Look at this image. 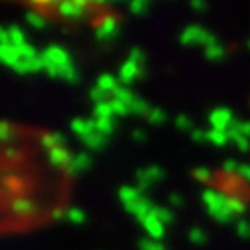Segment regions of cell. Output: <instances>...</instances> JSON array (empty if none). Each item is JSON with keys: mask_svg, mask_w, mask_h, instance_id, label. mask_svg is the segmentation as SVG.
Instances as JSON below:
<instances>
[{"mask_svg": "<svg viewBox=\"0 0 250 250\" xmlns=\"http://www.w3.org/2000/svg\"><path fill=\"white\" fill-rule=\"evenodd\" d=\"M140 75H142V67H140L138 63H134V61L126 59V61L122 63L120 71H118V83H120L122 87H128V85L134 83Z\"/></svg>", "mask_w": 250, "mask_h": 250, "instance_id": "4", "label": "cell"}, {"mask_svg": "<svg viewBox=\"0 0 250 250\" xmlns=\"http://www.w3.org/2000/svg\"><path fill=\"white\" fill-rule=\"evenodd\" d=\"M203 53H205V57H207L209 61H219V59L223 57V47H221V43L217 42V43H213V45L205 47V49H203Z\"/></svg>", "mask_w": 250, "mask_h": 250, "instance_id": "16", "label": "cell"}, {"mask_svg": "<svg viewBox=\"0 0 250 250\" xmlns=\"http://www.w3.org/2000/svg\"><path fill=\"white\" fill-rule=\"evenodd\" d=\"M110 95L106 93V91H103L101 87H93L91 89V99L95 101V104H101V103H108L106 99H108Z\"/></svg>", "mask_w": 250, "mask_h": 250, "instance_id": "24", "label": "cell"}, {"mask_svg": "<svg viewBox=\"0 0 250 250\" xmlns=\"http://www.w3.org/2000/svg\"><path fill=\"white\" fill-rule=\"evenodd\" d=\"M110 106H112L114 116H126V114H130L128 104H124V103H120V101H116V99H110Z\"/></svg>", "mask_w": 250, "mask_h": 250, "instance_id": "21", "label": "cell"}, {"mask_svg": "<svg viewBox=\"0 0 250 250\" xmlns=\"http://www.w3.org/2000/svg\"><path fill=\"white\" fill-rule=\"evenodd\" d=\"M175 126H177L179 130H183V132H193V130H195V128H193V120L187 118L185 114H179V116L175 118Z\"/></svg>", "mask_w": 250, "mask_h": 250, "instance_id": "19", "label": "cell"}, {"mask_svg": "<svg viewBox=\"0 0 250 250\" xmlns=\"http://www.w3.org/2000/svg\"><path fill=\"white\" fill-rule=\"evenodd\" d=\"M138 248L140 250H166V246L160 240H154V238H142L138 242Z\"/></svg>", "mask_w": 250, "mask_h": 250, "instance_id": "20", "label": "cell"}, {"mask_svg": "<svg viewBox=\"0 0 250 250\" xmlns=\"http://www.w3.org/2000/svg\"><path fill=\"white\" fill-rule=\"evenodd\" d=\"M65 221L73 223V225H81L85 223V213L81 209H75V207H69L67 213H65Z\"/></svg>", "mask_w": 250, "mask_h": 250, "instance_id": "18", "label": "cell"}, {"mask_svg": "<svg viewBox=\"0 0 250 250\" xmlns=\"http://www.w3.org/2000/svg\"><path fill=\"white\" fill-rule=\"evenodd\" d=\"M146 118L150 124H162V122H166V112L162 108H152Z\"/></svg>", "mask_w": 250, "mask_h": 250, "instance_id": "25", "label": "cell"}, {"mask_svg": "<svg viewBox=\"0 0 250 250\" xmlns=\"http://www.w3.org/2000/svg\"><path fill=\"white\" fill-rule=\"evenodd\" d=\"M24 6L28 12L42 16L45 22L87 24V26H93L97 32L120 20V14L114 12L110 4H104V2L71 0V2H28Z\"/></svg>", "mask_w": 250, "mask_h": 250, "instance_id": "1", "label": "cell"}, {"mask_svg": "<svg viewBox=\"0 0 250 250\" xmlns=\"http://www.w3.org/2000/svg\"><path fill=\"white\" fill-rule=\"evenodd\" d=\"M71 130L75 134H79L81 138H85V136L97 132V122H95V118H73L71 120Z\"/></svg>", "mask_w": 250, "mask_h": 250, "instance_id": "7", "label": "cell"}, {"mask_svg": "<svg viewBox=\"0 0 250 250\" xmlns=\"http://www.w3.org/2000/svg\"><path fill=\"white\" fill-rule=\"evenodd\" d=\"M232 128H234L238 134H242L244 138L250 140V122H248V120H234Z\"/></svg>", "mask_w": 250, "mask_h": 250, "instance_id": "22", "label": "cell"}, {"mask_svg": "<svg viewBox=\"0 0 250 250\" xmlns=\"http://www.w3.org/2000/svg\"><path fill=\"white\" fill-rule=\"evenodd\" d=\"M128 59H130V61H134V63H138V65L142 67V65H144L146 55H144V51H142L140 47H132V49H130V53H128Z\"/></svg>", "mask_w": 250, "mask_h": 250, "instance_id": "26", "label": "cell"}, {"mask_svg": "<svg viewBox=\"0 0 250 250\" xmlns=\"http://www.w3.org/2000/svg\"><path fill=\"white\" fill-rule=\"evenodd\" d=\"M128 10L132 14H136V16H140V14H144L148 10V2H142V0H138V2H130L128 4Z\"/></svg>", "mask_w": 250, "mask_h": 250, "instance_id": "28", "label": "cell"}, {"mask_svg": "<svg viewBox=\"0 0 250 250\" xmlns=\"http://www.w3.org/2000/svg\"><path fill=\"white\" fill-rule=\"evenodd\" d=\"M95 122H97V132L103 134V136H108L114 130L112 118H95Z\"/></svg>", "mask_w": 250, "mask_h": 250, "instance_id": "14", "label": "cell"}, {"mask_svg": "<svg viewBox=\"0 0 250 250\" xmlns=\"http://www.w3.org/2000/svg\"><path fill=\"white\" fill-rule=\"evenodd\" d=\"M236 232L242 236V238H250V223L248 221H236Z\"/></svg>", "mask_w": 250, "mask_h": 250, "instance_id": "30", "label": "cell"}, {"mask_svg": "<svg viewBox=\"0 0 250 250\" xmlns=\"http://www.w3.org/2000/svg\"><path fill=\"white\" fill-rule=\"evenodd\" d=\"M112 99H116V101H120V103H124V104H128V106H130V103L136 99V95H134L128 87L118 85V89L112 93Z\"/></svg>", "mask_w": 250, "mask_h": 250, "instance_id": "12", "label": "cell"}, {"mask_svg": "<svg viewBox=\"0 0 250 250\" xmlns=\"http://www.w3.org/2000/svg\"><path fill=\"white\" fill-rule=\"evenodd\" d=\"M81 140H83V144H85L89 150H101V148H104L106 136H103V134H99V132H93V134H89V136H85V138H81Z\"/></svg>", "mask_w": 250, "mask_h": 250, "instance_id": "11", "label": "cell"}, {"mask_svg": "<svg viewBox=\"0 0 250 250\" xmlns=\"http://www.w3.org/2000/svg\"><path fill=\"white\" fill-rule=\"evenodd\" d=\"M91 166V158L87 154H75L71 160V171L73 173H83Z\"/></svg>", "mask_w": 250, "mask_h": 250, "instance_id": "10", "label": "cell"}, {"mask_svg": "<svg viewBox=\"0 0 250 250\" xmlns=\"http://www.w3.org/2000/svg\"><path fill=\"white\" fill-rule=\"evenodd\" d=\"M156 215H158V219H160L164 225L173 223V213H171V211H167L166 207H156Z\"/></svg>", "mask_w": 250, "mask_h": 250, "instance_id": "27", "label": "cell"}, {"mask_svg": "<svg viewBox=\"0 0 250 250\" xmlns=\"http://www.w3.org/2000/svg\"><path fill=\"white\" fill-rule=\"evenodd\" d=\"M160 179H164V171L158 166H148V167H144V169L138 171V187H140L142 191L148 189L150 185L158 183Z\"/></svg>", "mask_w": 250, "mask_h": 250, "instance_id": "5", "label": "cell"}, {"mask_svg": "<svg viewBox=\"0 0 250 250\" xmlns=\"http://www.w3.org/2000/svg\"><path fill=\"white\" fill-rule=\"evenodd\" d=\"M118 79L116 77H112V75H108V73H104V75H101L99 77V81H97V87H101L103 91H106L110 97H112V93L118 89Z\"/></svg>", "mask_w": 250, "mask_h": 250, "instance_id": "9", "label": "cell"}, {"mask_svg": "<svg viewBox=\"0 0 250 250\" xmlns=\"http://www.w3.org/2000/svg\"><path fill=\"white\" fill-rule=\"evenodd\" d=\"M142 197H146V195H144V191L140 189V187H120V191H118V199L124 207L138 203Z\"/></svg>", "mask_w": 250, "mask_h": 250, "instance_id": "8", "label": "cell"}, {"mask_svg": "<svg viewBox=\"0 0 250 250\" xmlns=\"http://www.w3.org/2000/svg\"><path fill=\"white\" fill-rule=\"evenodd\" d=\"M26 20H28V24H32L34 28H42V26L47 24L42 16H38V14H34V12H26Z\"/></svg>", "mask_w": 250, "mask_h": 250, "instance_id": "29", "label": "cell"}, {"mask_svg": "<svg viewBox=\"0 0 250 250\" xmlns=\"http://www.w3.org/2000/svg\"><path fill=\"white\" fill-rule=\"evenodd\" d=\"M142 225H144V229H146V232L150 234V238H154V240H160L162 236H164V230H166V225L158 219V215H156V209L142 221Z\"/></svg>", "mask_w": 250, "mask_h": 250, "instance_id": "6", "label": "cell"}, {"mask_svg": "<svg viewBox=\"0 0 250 250\" xmlns=\"http://www.w3.org/2000/svg\"><path fill=\"white\" fill-rule=\"evenodd\" d=\"M193 175H195V179H199V181H211V179H213L211 171H209V169H203V167H197V169L193 171Z\"/></svg>", "mask_w": 250, "mask_h": 250, "instance_id": "31", "label": "cell"}, {"mask_svg": "<svg viewBox=\"0 0 250 250\" xmlns=\"http://www.w3.org/2000/svg\"><path fill=\"white\" fill-rule=\"evenodd\" d=\"M189 240L191 242H195V244H205L207 242V232L203 230V229H191L189 230Z\"/></svg>", "mask_w": 250, "mask_h": 250, "instance_id": "23", "label": "cell"}, {"mask_svg": "<svg viewBox=\"0 0 250 250\" xmlns=\"http://www.w3.org/2000/svg\"><path fill=\"white\" fill-rule=\"evenodd\" d=\"M179 42L181 45L189 47V45H201V47H209L213 43H217V38L215 34H211L209 30L201 28V26H187L181 36H179Z\"/></svg>", "mask_w": 250, "mask_h": 250, "instance_id": "2", "label": "cell"}, {"mask_svg": "<svg viewBox=\"0 0 250 250\" xmlns=\"http://www.w3.org/2000/svg\"><path fill=\"white\" fill-rule=\"evenodd\" d=\"M95 118H114V112H112V106H110V101L108 103H101V104H95V110H93Z\"/></svg>", "mask_w": 250, "mask_h": 250, "instance_id": "15", "label": "cell"}, {"mask_svg": "<svg viewBox=\"0 0 250 250\" xmlns=\"http://www.w3.org/2000/svg\"><path fill=\"white\" fill-rule=\"evenodd\" d=\"M209 122L213 130H221V132H227L232 124H234V116L229 108H215L209 116Z\"/></svg>", "mask_w": 250, "mask_h": 250, "instance_id": "3", "label": "cell"}, {"mask_svg": "<svg viewBox=\"0 0 250 250\" xmlns=\"http://www.w3.org/2000/svg\"><path fill=\"white\" fill-rule=\"evenodd\" d=\"M191 138H193L195 142H203V140H209V136H207V132H205V130H193V132H191Z\"/></svg>", "mask_w": 250, "mask_h": 250, "instance_id": "32", "label": "cell"}, {"mask_svg": "<svg viewBox=\"0 0 250 250\" xmlns=\"http://www.w3.org/2000/svg\"><path fill=\"white\" fill-rule=\"evenodd\" d=\"M128 108H130V112L140 114V116H142V114H144V116H148V114H150V110H152V106H150L144 99H138V97L130 103V106H128Z\"/></svg>", "mask_w": 250, "mask_h": 250, "instance_id": "13", "label": "cell"}, {"mask_svg": "<svg viewBox=\"0 0 250 250\" xmlns=\"http://www.w3.org/2000/svg\"><path fill=\"white\" fill-rule=\"evenodd\" d=\"M207 136H209V142H213L215 146H225L227 142H229V134L227 132H221V130H209L207 132Z\"/></svg>", "mask_w": 250, "mask_h": 250, "instance_id": "17", "label": "cell"}]
</instances>
